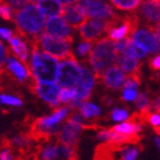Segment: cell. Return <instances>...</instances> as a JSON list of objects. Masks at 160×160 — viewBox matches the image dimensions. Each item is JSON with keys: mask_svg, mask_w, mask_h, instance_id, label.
I'll use <instances>...</instances> for the list:
<instances>
[{"mask_svg": "<svg viewBox=\"0 0 160 160\" xmlns=\"http://www.w3.org/2000/svg\"><path fill=\"white\" fill-rule=\"evenodd\" d=\"M111 3L119 10L125 12H133L136 10L142 2V0H110Z\"/></svg>", "mask_w": 160, "mask_h": 160, "instance_id": "obj_21", "label": "cell"}, {"mask_svg": "<svg viewBox=\"0 0 160 160\" xmlns=\"http://www.w3.org/2000/svg\"><path fill=\"white\" fill-rule=\"evenodd\" d=\"M81 130L82 129L79 123H74L65 120L63 127L60 128V130L56 133V141L62 144L78 149Z\"/></svg>", "mask_w": 160, "mask_h": 160, "instance_id": "obj_11", "label": "cell"}, {"mask_svg": "<svg viewBox=\"0 0 160 160\" xmlns=\"http://www.w3.org/2000/svg\"><path fill=\"white\" fill-rule=\"evenodd\" d=\"M123 53L132 57H135V58H143V57L147 56L148 52L142 46H140L138 43L135 42L132 38H128Z\"/></svg>", "mask_w": 160, "mask_h": 160, "instance_id": "obj_19", "label": "cell"}, {"mask_svg": "<svg viewBox=\"0 0 160 160\" xmlns=\"http://www.w3.org/2000/svg\"><path fill=\"white\" fill-rule=\"evenodd\" d=\"M74 97H76V88L74 87L63 88L62 90H60V94H58V101H60V103L69 104L71 101H73Z\"/></svg>", "mask_w": 160, "mask_h": 160, "instance_id": "obj_23", "label": "cell"}, {"mask_svg": "<svg viewBox=\"0 0 160 160\" xmlns=\"http://www.w3.org/2000/svg\"><path fill=\"white\" fill-rule=\"evenodd\" d=\"M13 22L16 24V32L29 41L31 38L41 33L46 18L38 6L27 3L21 9L13 12Z\"/></svg>", "mask_w": 160, "mask_h": 160, "instance_id": "obj_1", "label": "cell"}, {"mask_svg": "<svg viewBox=\"0 0 160 160\" xmlns=\"http://www.w3.org/2000/svg\"><path fill=\"white\" fill-rule=\"evenodd\" d=\"M31 93L37 95L41 100L49 104L52 108L60 107L58 101V94H60V87L54 82H42L34 79L32 82L28 86Z\"/></svg>", "mask_w": 160, "mask_h": 160, "instance_id": "obj_8", "label": "cell"}, {"mask_svg": "<svg viewBox=\"0 0 160 160\" xmlns=\"http://www.w3.org/2000/svg\"><path fill=\"white\" fill-rule=\"evenodd\" d=\"M82 73V67L78 63L76 57L72 58H65L62 60L56 73V85L60 88H68V87H74L80 80Z\"/></svg>", "mask_w": 160, "mask_h": 160, "instance_id": "obj_5", "label": "cell"}, {"mask_svg": "<svg viewBox=\"0 0 160 160\" xmlns=\"http://www.w3.org/2000/svg\"><path fill=\"white\" fill-rule=\"evenodd\" d=\"M45 33L49 34L54 38L65 39L73 42V34L70 25L60 16L49 17V20L45 23Z\"/></svg>", "mask_w": 160, "mask_h": 160, "instance_id": "obj_10", "label": "cell"}, {"mask_svg": "<svg viewBox=\"0 0 160 160\" xmlns=\"http://www.w3.org/2000/svg\"><path fill=\"white\" fill-rule=\"evenodd\" d=\"M92 45H93V42H88V41H83L82 40L81 43L77 47L78 56H80L82 60L85 58V61H86L87 56H88V54L90 52V48H92Z\"/></svg>", "mask_w": 160, "mask_h": 160, "instance_id": "obj_25", "label": "cell"}, {"mask_svg": "<svg viewBox=\"0 0 160 160\" xmlns=\"http://www.w3.org/2000/svg\"><path fill=\"white\" fill-rule=\"evenodd\" d=\"M13 36V31L9 30V29H6V28H0V37L2 39H10V37Z\"/></svg>", "mask_w": 160, "mask_h": 160, "instance_id": "obj_32", "label": "cell"}, {"mask_svg": "<svg viewBox=\"0 0 160 160\" xmlns=\"http://www.w3.org/2000/svg\"><path fill=\"white\" fill-rule=\"evenodd\" d=\"M80 7L83 9L86 16L100 20H112L118 14L105 0H80Z\"/></svg>", "mask_w": 160, "mask_h": 160, "instance_id": "obj_7", "label": "cell"}, {"mask_svg": "<svg viewBox=\"0 0 160 160\" xmlns=\"http://www.w3.org/2000/svg\"><path fill=\"white\" fill-rule=\"evenodd\" d=\"M10 54V50L9 48H6V47L3 46V43L0 41V56H2V57H6Z\"/></svg>", "mask_w": 160, "mask_h": 160, "instance_id": "obj_33", "label": "cell"}, {"mask_svg": "<svg viewBox=\"0 0 160 160\" xmlns=\"http://www.w3.org/2000/svg\"><path fill=\"white\" fill-rule=\"evenodd\" d=\"M36 39H37V43L40 49L56 60H65V58L76 57L71 49V45L73 43L72 41L54 38L47 33L38 34Z\"/></svg>", "mask_w": 160, "mask_h": 160, "instance_id": "obj_4", "label": "cell"}, {"mask_svg": "<svg viewBox=\"0 0 160 160\" xmlns=\"http://www.w3.org/2000/svg\"><path fill=\"white\" fill-rule=\"evenodd\" d=\"M132 39L142 46L148 53L159 52V25H148L145 29H137Z\"/></svg>", "mask_w": 160, "mask_h": 160, "instance_id": "obj_6", "label": "cell"}, {"mask_svg": "<svg viewBox=\"0 0 160 160\" xmlns=\"http://www.w3.org/2000/svg\"><path fill=\"white\" fill-rule=\"evenodd\" d=\"M125 78H126L125 72L118 65H112L109 69H107L105 72L102 74L100 81L103 82L104 86L109 89L117 90L122 87Z\"/></svg>", "mask_w": 160, "mask_h": 160, "instance_id": "obj_14", "label": "cell"}, {"mask_svg": "<svg viewBox=\"0 0 160 160\" xmlns=\"http://www.w3.org/2000/svg\"><path fill=\"white\" fill-rule=\"evenodd\" d=\"M61 16L73 29H78L87 20L86 14L79 3H68L62 7Z\"/></svg>", "mask_w": 160, "mask_h": 160, "instance_id": "obj_13", "label": "cell"}, {"mask_svg": "<svg viewBox=\"0 0 160 160\" xmlns=\"http://www.w3.org/2000/svg\"><path fill=\"white\" fill-rule=\"evenodd\" d=\"M111 117L112 119L116 120V121H122V120H126L128 117V112L127 110H123V109H113L111 111Z\"/></svg>", "mask_w": 160, "mask_h": 160, "instance_id": "obj_28", "label": "cell"}, {"mask_svg": "<svg viewBox=\"0 0 160 160\" xmlns=\"http://www.w3.org/2000/svg\"><path fill=\"white\" fill-rule=\"evenodd\" d=\"M9 41V50L13 56L17 57L21 62L29 65V48H28L27 41L22 36L15 32L13 36L8 39Z\"/></svg>", "mask_w": 160, "mask_h": 160, "instance_id": "obj_15", "label": "cell"}, {"mask_svg": "<svg viewBox=\"0 0 160 160\" xmlns=\"http://www.w3.org/2000/svg\"><path fill=\"white\" fill-rule=\"evenodd\" d=\"M0 160H13V152L9 148L0 147Z\"/></svg>", "mask_w": 160, "mask_h": 160, "instance_id": "obj_30", "label": "cell"}, {"mask_svg": "<svg viewBox=\"0 0 160 160\" xmlns=\"http://www.w3.org/2000/svg\"><path fill=\"white\" fill-rule=\"evenodd\" d=\"M61 3H64V5H68V3H73L76 2V1H78V0H58Z\"/></svg>", "mask_w": 160, "mask_h": 160, "instance_id": "obj_35", "label": "cell"}, {"mask_svg": "<svg viewBox=\"0 0 160 160\" xmlns=\"http://www.w3.org/2000/svg\"><path fill=\"white\" fill-rule=\"evenodd\" d=\"M28 42L31 46V60L29 68L34 79L42 82H55L58 68L56 58L40 49L36 37L31 38Z\"/></svg>", "mask_w": 160, "mask_h": 160, "instance_id": "obj_3", "label": "cell"}, {"mask_svg": "<svg viewBox=\"0 0 160 160\" xmlns=\"http://www.w3.org/2000/svg\"><path fill=\"white\" fill-rule=\"evenodd\" d=\"M154 142H156V144H157V147L158 148H159L160 147V145H159V137H156V138H154Z\"/></svg>", "mask_w": 160, "mask_h": 160, "instance_id": "obj_36", "label": "cell"}, {"mask_svg": "<svg viewBox=\"0 0 160 160\" xmlns=\"http://www.w3.org/2000/svg\"><path fill=\"white\" fill-rule=\"evenodd\" d=\"M142 123L137 122V121H130L127 120L125 122L120 123V125H116V126L111 127V129L114 132L121 134H126V135H132V134H138L142 129Z\"/></svg>", "mask_w": 160, "mask_h": 160, "instance_id": "obj_18", "label": "cell"}, {"mask_svg": "<svg viewBox=\"0 0 160 160\" xmlns=\"http://www.w3.org/2000/svg\"><path fill=\"white\" fill-rule=\"evenodd\" d=\"M0 102L3 104H8V105H14V107H21L23 104L18 97L5 95V94H0Z\"/></svg>", "mask_w": 160, "mask_h": 160, "instance_id": "obj_26", "label": "cell"}, {"mask_svg": "<svg viewBox=\"0 0 160 160\" xmlns=\"http://www.w3.org/2000/svg\"><path fill=\"white\" fill-rule=\"evenodd\" d=\"M6 69L9 72L16 82L22 83V85H27V87L31 83L32 80H34V77L31 73V70L28 64H24L23 62H20L16 57L9 54L6 58Z\"/></svg>", "mask_w": 160, "mask_h": 160, "instance_id": "obj_9", "label": "cell"}, {"mask_svg": "<svg viewBox=\"0 0 160 160\" xmlns=\"http://www.w3.org/2000/svg\"><path fill=\"white\" fill-rule=\"evenodd\" d=\"M135 103H136L137 109L140 111H143V110L152 111V108H151V100L149 98V96H148L145 93L137 94L136 97H135Z\"/></svg>", "mask_w": 160, "mask_h": 160, "instance_id": "obj_22", "label": "cell"}, {"mask_svg": "<svg viewBox=\"0 0 160 160\" xmlns=\"http://www.w3.org/2000/svg\"><path fill=\"white\" fill-rule=\"evenodd\" d=\"M116 57L117 52L114 48L113 40H111L109 37L100 38L94 41V45H92L90 52L85 62L92 67L95 79L100 81L105 70L116 63Z\"/></svg>", "mask_w": 160, "mask_h": 160, "instance_id": "obj_2", "label": "cell"}, {"mask_svg": "<svg viewBox=\"0 0 160 160\" xmlns=\"http://www.w3.org/2000/svg\"><path fill=\"white\" fill-rule=\"evenodd\" d=\"M147 122H149L151 126L153 127L154 130H156V133L157 135H159V125H160V117H159V113L157 112H150L149 116H148V119H147Z\"/></svg>", "mask_w": 160, "mask_h": 160, "instance_id": "obj_27", "label": "cell"}, {"mask_svg": "<svg viewBox=\"0 0 160 160\" xmlns=\"http://www.w3.org/2000/svg\"><path fill=\"white\" fill-rule=\"evenodd\" d=\"M28 1H30V2H39L41 0H28Z\"/></svg>", "mask_w": 160, "mask_h": 160, "instance_id": "obj_37", "label": "cell"}, {"mask_svg": "<svg viewBox=\"0 0 160 160\" xmlns=\"http://www.w3.org/2000/svg\"><path fill=\"white\" fill-rule=\"evenodd\" d=\"M76 110L81 114V117L86 118V119L98 117V116L101 114L100 108L93 103H88V102H83V103H81Z\"/></svg>", "mask_w": 160, "mask_h": 160, "instance_id": "obj_20", "label": "cell"}, {"mask_svg": "<svg viewBox=\"0 0 160 160\" xmlns=\"http://www.w3.org/2000/svg\"><path fill=\"white\" fill-rule=\"evenodd\" d=\"M149 68H150L151 70L153 71V72H158L160 69V56L159 55H156L153 56L152 58L149 60Z\"/></svg>", "mask_w": 160, "mask_h": 160, "instance_id": "obj_29", "label": "cell"}, {"mask_svg": "<svg viewBox=\"0 0 160 160\" xmlns=\"http://www.w3.org/2000/svg\"><path fill=\"white\" fill-rule=\"evenodd\" d=\"M137 95L136 89H123L121 98L125 101H134Z\"/></svg>", "mask_w": 160, "mask_h": 160, "instance_id": "obj_31", "label": "cell"}, {"mask_svg": "<svg viewBox=\"0 0 160 160\" xmlns=\"http://www.w3.org/2000/svg\"><path fill=\"white\" fill-rule=\"evenodd\" d=\"M159 1L153 0H142L138 8V17L145 22V25H159L160 12Z\"/></svg>", "mask_w": 160, "mask_h": 160, "instance_id": "obj_12", "label": "cell"}, {"mask_svg": "<svg viewBox=\"0 0 160 160\" xmlns=\"http://www.w3.org/2000/svg\"><path fill=\"white\" fill-rule=\"evenodd\" d=\"M116 63L123 72H127L128 74L141 72V68H142V62H140L138 58L132 57L125 53H117Z\"/></svg>", "mask_w": 160, "mask_h": 160, "instance_id": "obj_16", "label": "cell"}, {"mask_svg": "<svg viewBox=\"0 0 160 160\" xmlns=\"http://www.w3.org/2000/svg\"><path fill=\"white\" fill-rule=\"evenodd\" d=\"M38 8L46 16H61L62 5L58 0H41L38 2Z\"/></svg>", "mask_w": 160, "mask_h": 160, "instance_id": "obj_17", "label": "cell"}, {"mask_svg": "<svg viewBox=\"0 0 160 160\" xmlns=\"http://www.w3.org/2000/svg\"><path fill=\"white\" fill-rule=\"evenodd\" d=\"M102 102H103L105 105H111L112 102H113V100H112V97H110V96H104L103 98H102Z\"/></svg>", "mask_w": 160, "mask_h": 160, "instance_id": "obj_34", "label": "cell"}, {"mask_svg": "<svg viewBox=\"0 0 160 160\" xmlns=\"http://www.w3.org/2000/svg\"><path fill=\"white\" fill-rule=\"evenodd\" d=\"M0 17L5 21H13V9L8 2L0 3Z\"/></svg>", "mask_w": 160, "mask_h": 160, "instance_id": "obj_24", "label": "cell"}]
</instances>
